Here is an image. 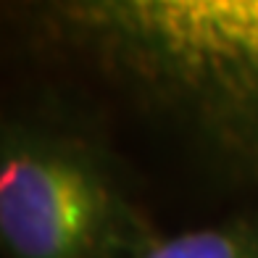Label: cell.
Here are the masks:
<instances>
[{
  "label": "cell",
  "instance_id": "2",
  "mask_svg": "<svg viewBox=\"0 0 258 258\" xmlns=\"http://www.w3.org/2000/svg\"><path fill=\"white\" fill-rule=\"evenodd\" d=\"M158 232L98 124L50 100L3 113V258H135Z\"/></svg>",
  "mask_w": 258,
  "mask_h": 258
},
{
  "label": "cell",
  "instance_id": "1",
  "mask_svg": "<svg viewBox=\"0 0 258 258\" xmlns=\"http://www.w3.org/2000/svg\"><path fill=\"white\" fill-rule=\"evenodd\" d=\"M3 27L42 100L258 201V0H3Z\"/></svg>",
  "mask_w": 258,
  "mask_h": 258
},
{
  "label": "cell",
  "instance_id": "3",
  "mask_svg": "<svg viewBox=\"0 0 258 258\" xmlns=\"http://www.w3.org/2000/svg\"><path fill=\"white\" fill-rule=\"evenodd\" d=\"M135 258H258V201L179 232H158Z\"/></svg>",
  "mask_w": 258,
  "mask_h": 258
}]
</instances>
